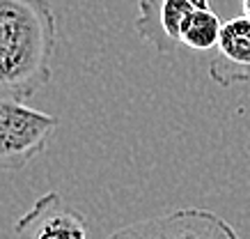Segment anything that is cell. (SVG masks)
<instances>
[{
	"label": "cell",
	"mask_w": 250,
	"mask_h": 239,
	"mask_svg": "<svg viewBox=\"0 0 250 239\" xmlns=\"http://www.w3.org/2000/svg\"><path fill=\"white\" fill-rule=\"evenodd\" d=\"M241 9H243V14L246 19H250V0H241Z\"/></svg>",
	"instance_id": "9c48e42d"
},
{
	"label": "cell",
	"mask_w": 250,
	"mask_h": 239,
	"mask_svg": "<svg viewBox=\"0 0 250 239\" xmlns=\"http://www.w3.org/2000/svg\"><path fill=\"white\" fill-rule=\"evenodd\" d=\"M58 124L55 115L25 106L14 94L0 92V170H23L46 150Z\"/></svg>",
	"instance_id": "7a4b0ae2"
},
{
	"label": "cell",
	"mask_w": 250,
	"mask_h": 239,
	"mask_svg": "<svg viewBox=\"0 0 250 239\" xmlns=\"http://www.w3.org/2000/svg\"><path fill=\"white\" fill-rule=\"evenodd\" d=\"M58 19L48 0H0V87L28 99L48 85Z\"/></svg>",
	"instance_id": "6da1fadb"
},
{
	"label": "cell",
	"mask_w": 250,
	"mask_h": 239,
	"mask_svg": "<svg viewBox=\"0 0 250 239\" xmlns=\"http://www.w3.org/2000/svg\"><path fill=\"white\" fill-rule=\"evenodd\" d=\"M223 21L211 9H195L186 19L182 30V44L193 48V51H211L218 46L220 32H223Z\"/></svg>",
	"instance_id": "52a82bcc"
},
{
	"label": "cell",
	"mask_w": 250,
	"mask_h": 239,
	"mask_svg": "<svg viewBox=\"0 0 250 239\" xmlns=\"http://www.w3.org/2000/svg\"><path fill=\"white\" fill-rule=\"evenodd\" d=\"M108 239H239V235L211 209L184 207L124 225Z\"/></svg>",
	"instance_id": "3957f363"
},
{
	"label": "cell",
	"mask_w": 250,
	"mask_h": 239,
	"mask_svg": "<svg viewBox=\"0 0 250 239\" xmlns=\"http://www.w3.org/2000/svg\"><path fill=\"white\" fill-rule=\"evenodd\" d=\"M209 76L220 87L250 85V19L236 16L223 25Z\"/></svg>",
	"instance_id": "8992f818"
},
{
	"label": "cell",
	"mask_w": 250,
	"mask_h": 239,
	"mask_svg": "<svg viewBox=\"0 0 250 239\" xmlns=\"http://www.w3.org/2000/svg\"><path fill=\"white\" fill-rule=\"evenodd\" d=\"M193 12L188 0H138L136 32L159 53H172L184 46L182 30Z\"/></svg>",
	"instance_id": "5b68a950"
},
{
	"label": "cell",
	"mask_w": 250,
	"mask_h": 239,
	"mask_svg": "<svg viewBox=\"0 0 250 239\" xmlns=\"http://www.w3.org/2000/svg\"><path fill=\"white\" fill-rule=\"evenodd\" d=\"M188 2L195 9H211V7H209V0H188Z\"/></svg>",
	"instance_id": "ba28073f"
},
{
	"label": "cell",
	"mask_w": 250,
	"mask_h": 239,
	"mask_svg": "<svg viewBox=\"0 0 250 239\" xmlns=\"http://www.w3.org/2000/svg\"><path fill=\"white\" fill-rule=\"evenodd\" d=\"M14 235L16 239H87V218L51 191L16 221Z\"/></svg>",
	"instance_id": "277c9868"
}]
</instances>
